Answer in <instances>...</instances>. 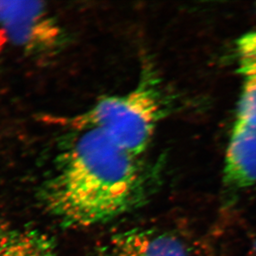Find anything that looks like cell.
<instances>
[{
  "label": "cell",
  "instance_id": "obj_1",
  "mask_svg": "<svg viewBox=\"0 0 256 256\" xmlns=\"http://www.w3.org/2000/svg\"><path fill=\"white\" fill-rule=\"evenodd\" d=\"M60 150L42 191L48 210L70 226H89L128 212L150 192L140 157L98 130L76 132Z\"/></svg>",
  "mask_w": 256,
  "mask_h": 256
},
{
  "label": "cell",
  "instance_id": "obj_2",
  "mask_svg": "<svg viewBox=\"0 0 256 256\" xmlns=\"http://www.w3.org/2000/svg\"><path fill=\"white\" fill-rule=\"evenodd\" d=\"M168 113L158 80L145 70L138 84L124 94L107 96L72 116H44L46 123L75 132L98 130L128 154L140 157Z\"/></svg>",
  "mask_w": 256,
  "mask_h": 256
},
{
  "label": "cell",
  "instance_id": "obj_3",
  "mask_svg": "<svg viewBox=\"0 0 256 256\" xmlns=\"http://www.w3.org/2000/svg\"><path fill=\"white\" fill-rule=\"evenodd\" d=\"M0 28L32 58H52L65 46V32L44 2L0 1Z\"/></svg>",
  "mask_w": 256,
  "mask_h": 256
},
{
  "label": "cell",
  "instance_id": "obj_4",
  "mask_svg": "<svg viewBox=\"0 0 256 256\" xmlns=\"http://www.w3.org/2000/svg\"><path fill=\"white\" fill-rule=\"evenodd\" d=\"M104 256H213L204 240L180 228L134 229L117 234Z\"/></svg>",
  "mask_w": 256,
  "mask_h": 256
},
{
  "label": "cell",
  "instance_id": "obj_5",
  "mask_svg": "<svg viewBox=\"0 0 256 256\" xmlns=\"http://www.w3.org/2000/svg\"><path fill=\"white\" fill-rule=\"evenodd\" d=\"M223 182L230 192L256 184V126L234 123L226 154Z\"/></svg>",
  "mask_w": 256,
  "mask_h": 256
},
{
  "label": "cell",
  "instance_id": "obj_6",
  "mask_svg": "<svg viewBox=\"0 0 256 256\" xmlns=\"http://www.w3.org/2000/svg\"><path fill=\"white\" fill-rule=\"evenodd\" d=\"M237 52L243 84L236 122L256 126V32L240 39Z\"/></svg>",
  "mask_w": 256,
  "mask_h": 256
},
{
  "label": "cell",
  "instance_id": "obj_7",
  "mask_svg": "<svg viewBox=\"0 0 256 256\" xmlns=\"http://www.w3.org/2000/svg\"><path fill=\"white\" fill-rule=\"evenodd\" d=\"M0 256H56L51 238L38 230L0 226Z\"/></svg>",
  "mask_w": 256,
  "mask_h": 256
},
{
  "label": "cell",
  "instance_id": "obj_8",
  "mask_svg": "<svg viewBox=\"0 0 256 256\" xmlns=\"http://www.w3.org/2000/svg\"><path fill=\"white\" fill-rule=\"evenodd\" d=\"M8 42V40L6 32L2 28H0V54H2V50L4 48L5 45Z\"/></svg>",
  "mask_w": 256,
  "mask_h": 256
},
{
  "label": "cell",
  "instance_id": "obj_9",
  "mask_svg": "<svg viewBox=\"0 0 256 256\" xmlns=\"http://www.w3.org/2000/svg\"><path fill=\"white\" fill-rule=\"evenodd\" d=\"M254 252H256V242H254Z\"/></svg>",
  "mask_w": 256,
  "mask_h": 256
}]
</instances>
